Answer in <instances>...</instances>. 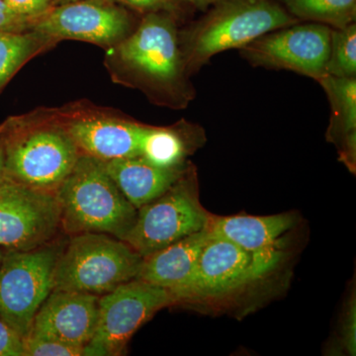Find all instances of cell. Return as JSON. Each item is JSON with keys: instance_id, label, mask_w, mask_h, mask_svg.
I'll return each instance as SVG.
<instances>
[{"instance_id": "cell-30", "label": "cell", "mask_w": 356, "mask_h": 356, "mask_svg": "<svg viewBox=\"0 0 356 356\" xmlns=\"http://www.w3.org/2000/svg\"><path fill=\"white\" fill-rule=\"evenodd\" d=\"M6 153H4V147L0 144V184L6 181Z\"/></svg>"}, {"instance_id": "cell-15", "label": "cell", "mask_w": 356, "mask_h": 356, "mask_svg": "<svg viewBox=\"0 0 356 356\" xmlns=\"http://www.w3.org/2000/svg\"><path fill=\"white\" fill-rule=\"evenodd\" d=\"M209 226L143 259L137 280L163 288L180 302H196L199 255Z\"/></svg>"}, {"instance_id": "cell-24", "label": "cell", "mask_w": 356, "mask_h": 356, "mask_svg": "<svg viewBox=\"0 0 356 356\" xmlns=\"http://www.w3.org/2000/svg\"><path fill=\"white\" fill-rule=\"evenodd\" d=\"M135 10L144 14L166 13L172 14L178 21L184 20L193 13L186 0H117Z\"/></svg>"}, {"instance_id": "cell-29", "label": "cell", "mask_w": 356, "mask_h": 356, "mask_svg": "<svg viewBox=\"0 0 356 356\" xmlns=\"http://www.w3.org/2000/svg\"><path fill=\"white\" fill-rule=\"evenodd\" d=\"M186 1L194 10H200L205 13L217 0H186Z\"/></svg>"}, {"instance_id": "cell-18", "label": "cell", "mask_w": 356, "mask_h": 356, "mask_svg": "<svg viewBox=\"0 0 356 356\" xmlns=\"http://www.w3.org/2000/svg\"><path fill=\"white\" fill-rule=\"evenodd\" d=\"M318 83L324 88L331 106L327 140L336 145L339 161L351 172L356 168V77L325 74Z\"/></svg>"}, {"instance_id": "cell-17", "label": "cell", "mask_w": 356, "mask_h": 356, "mask_svg": "<svg viewBox=\"0 0 356 356\" xmlns=\"http://www.w3.org/2000/svg\"><path fill=\"white\" fill-rule=\"evenodd\" d=\"M103 165L124 196L138 210L170 188L189 163L182 168H161L138 156L103 161Z\"/></svg>"}, {"instance_id": "cell-13", "label": "cell", "mask_w": 356, "mask_h": 356, "mask_svg": "<svg viewBox=\"0 0 356 356\" xmlns=\"http://www.w3.org/2000/svg\"><path fill=\"white\" fill-rule=\"evenodd\" d=\"M99 296L54 289L40 307L27 336L86 348L95 336Z\"/></svg>"}, {"instance_id": "cell-31", "label": "cell", "mask_w": 356, "mask_h": 356, "mask_svg": "<svg viewBox=\"0 0 356 356\" xmlns=\"http://www.w3.org/2000/svg\"><path fill=\"white\" fill-rule=\"evenodd\" d=\"M3 254H2L1 250H0V264H1L2 259H3Z\"/></svg>"}, {"instance_id": "cell-19", "label": "cell", "mask_w": 356, "mask_h": 356, "mask_svg": "<svg viewBox=\"0 0 356 356\" xmlns=\"http://www.w3.org/2000/svg\"><path fill=\"white\" fill-rule=\"evenodd\" d=\"M205 131L187 121H179L170 127L144 125L140 137V156L161 168H182L187 158L203 147Z\"/></svg>"}, {"instance_id": "cell-21", "label": "cell", "mask_w": 356, "mask_h": 356, "mask_svg": "<svg viewBox=\"0 0 356 356\" xmlns=\"http://www.w3.org/2000/svg\"><path fill=\"white\" fill-rule=\"evenodd\" d=\"M50 40L34 32L0 31V88Z\"/></svg>"}, {"instance_id": "cell-10", "label": "cell", "mask_w": 356, "mask_h": 356, "mask_svg": "<svg viewBox=\"0 0 356 356\" xmlns=\"http://www.w3.org/2000/svg\"><path fill=\"white\" fill-rule=\"evenodd\" d=\"M60 228L56 193L8 179L0 184V247L35 250L50 243Z\"/></svg>"}, {"instance_id": "cell-8", "label": "cell", "mask_w": 356, "mask_h": 356, "mask_svg": "<svg viewBox=\"0 0 356 356\" xmlns=\"http://www.w3.org/2000/svg\"><path fill=\"white\" fill-rule=\"evenodd\" d=\"M179 303L163 288L132 280L99 296L95 336L84 355H120L128 341L154 314Z\"/></svg>"}, {"instance_id": "cell-22", "label": "cell", "mask_w": 356, "mask_h": 356, "mask_svg": "<svg viewBox=\"0 0 356 356\" xmlns=\"http://www.w3.org/2000/svg\"><path fill=\"white\" fill-rule=\"evenodd\" d=\"M325 74L356 77V24L332 29Z\"/></svg>"}, {"instance_id": "cell-16", "label": "cell", "mask_w": 356, "mask_h": 356, "mask_svg": "<svg viewBox=\"0 0 356 356\" xmlns=\"http://www.w3.org/2000/svg\"><path fill=\"white\" fill-rule=\"evenodd\" d=\"M65 129L81 153L99 161L140 156L144 124L88 117L72 120Z\"/></svg>"}, {"instance_id": "cell-11", "label": "cell", "mask_w": 356, "mask_h": 356, "mask_svg": "<svg viewBox=\"0 0 356 356\" xmlns=\"http://www.w3.org/2000/svg\"><path fill=\"white\" fill-rule=\"evenodd\" d=\"M133 26L130 13L107 0H76L51 7L29 28L51 42L74 39L116 46L133 31Z\"/></svg>"}, {"instance_id": "cell-14", "label": "cell", "mask_w": 356, "mask_h": 356, "mask_svg": "<svg viewBox=\"0 0 356 356\" xmlns=\"http://www.w3.org/2000/svg\"><path fill=\"white\" fill-rule=\"evenodd\" d=\"M252 281H254L252 262L247 252L209 228V235L199 255L196 302L225 298Z\"/></svg>"}, {"instance_id": "cell-3", "label": "cell", "mask_w": 356, "mask_h": 356, "mask_svg": "<svg viewBox=\"0 0 356 356\" xmlns=\"http://www.w3.org/2000/svg\"><path fill=\"white\" fill-rule=\"evenodd\" d=\"M60 227L70 235L102 233L124 240L138 210L124 196L103 161L81 154L56 191Z\"/></svg>"}, {"instance_id": "cell-1", "label": "cell", "mask_w": 356, "mask_h": 356, "mask_svg": "<svg viewBox=\"0 0 356 356\" xmlns=\"http://www.w3.org/2000/svg\"><path fill=\"white\" fill-rule=\"evenodd\" d=\"M178 20L172 14H144L139 25L116 44L117 57L154 99L184 108L195 98L178 36Z\"/></svg>"}, {"instance_id": "cell-9", "label": "cell", "mask_w": 356, "mask_h": 356, "mask_svg": "<svg viewBox=\"0 0 356 356\" xmlns=\"http://www.w3.org/2000/svg\"><path fill=\"white\" fill-rule=\"evenodd\" d=\"M332 30L320 23H296L262 35L240 54L252 67L291 70L318 81L325 74Z\"/></svg>"}, {"instance_id": "cell-7", "label": "cell", "mask_w": 356, "mask_h": 356, "mask_svg": "<svg viewBox=\"0 0 356 356\" xmlns=\"http://www.w3.org/2000/svg\"><path fill=\"white\" fill-rule=\"evenodd\" d=\"M2 146L7 179L54 193L81 154L67 129L58 125L23 131Z\"/></svg>"}, {"instance_id": "cell-23", "label": "cell", "mask_w": 356, "mask_h": 356, "mask_svg": "<svg viewBox=\"0 0 356 356\" xmlns=\"http://www.w3.org/2000/svg\"><path fill=\"white\" fill-rule=\"evenodd\" d=\"M22 343L24 356L84 355L83 348H77L42 337L26 336L22 339Z\"/></svg>"}, {"instance_id": "cell-26", "label": "cell", "mask_w": 356, "mask_h": 356, "mask_svg": "<svg viewBox=\"0 0 356 356\" xmlns=\"http://www.w3.org/2000/svg\"><path fill=\"white\" fill-rule=\"evenodd\" d=\"M14 13L32 22L51 8L54 0H4Z\"/></svg>"}, {"instance_id": "cell-25", "label": "cell", "mask_w": 356, "mask_h": 356, "mask_svg": "<svg viewBox=\"0 0 356 356\" xmlns=\"http://www.w3.org/2000/svg\"><path fill=\"white\" fill-rule=\"evenodd\" d=\"M356 302L355 295L348 299L344 310L341 324V346L350 355H355L356 351Z\"/></svg>"}, {"instance_id": "cell-4", "label": "cell", "mask_w": 356, "mask_h": 356, "mask_svg": "<svg viewBox=\"0 0 356 356\" xmlns=\"http://www.w3.org/2000/svg\"><path fill=\"white\" fill-rule=\"evenodd\" d=\"M143 257L127 243L102 233L74 235L58 255L55 289L102 295L136 280Z\"/></svg>"}, {"instance_id": "cell-27", "label": "cell", "mask_w": 356, "mask_h": 356, "mask_svg": "<svg viewBox=\"0 0 356 356\" xmlns=\"http://www.w3.org/2000/svg\"><path fill=\"white\" fill-rule=\"evenodd\" d=\"M0 356H24L22 337L0 318Z\"/></svg>"}, {"instance_id": "cell-5", "label": "cell", "mask_w": 356, "mask_h": 356, "mask_svg": "<svg viewBox=\"0 0 356 356\" xmlns=\"http://www.w3.org/2000/svg\"><path fill=\"white\" fill-rule=\"evenodd\" d=\"M210 214L199 199L197 173L189 163L170 188L139 208L135 222L124 238L144 259L185 236L209 226Z\"/></svg>"}, {"instance_id": "cell-28", "label": "cell", "mask_w": 356, "mask_h": 356, "mask_svg": "<svg viewBox=\"0 0 356 356\" xmlns=\"http://www.w3.org/2000/svg\"><path fill=\"white\" fill-rule=\"evenodd\" d=\"M31 23V20L14 13L4 0H0V31H24Z\"/></svg>"}, {"instance_id": "cell-20", "label": "cell", "mask_w": 356, "mask_h": 356, "mask_svg": "<svg viewBox=\"0 0 356 356\" xmlns=\"http://www.w3.org/2000/svg\"><path fill=\"white\" fill-rule=\"evenodd\" d=\"M287 13L301 22L341 29L356 20V0H280Z\"/></svg>"}, {"instance_id": "cell-2", "label": "cell", "mask_w": 356, "mask_h": 356, "mask_svg": "<svg viewBox=\"0 0 356 356\" xmlns=\"http://www.w3.org/2000/svg\"><path fill=\"white\" fill-rule=\"evenodd\" d=\"M299 22L280 0H217L178 33L187 72L193 76L217 54L240 50L266 33Z\"/></svg>"}, {"instance_id": "cell-12", "label": "cell", "mask_w": 356, "mask_h": 356, "mask_svg": "<svg viewBox=\"0 0 356 356\" xmlns=\"http://www.w3.org/2000/svg\"><path fill=\"white\" fill-rule=\"evenodd\" d=\"M290 214L273 216H235L211 218V231L235 243L247 252L252 262L254 280L274 270L284 257V235L294 227Z\"/></svg>"}, {"instance_id": "cell-6", "label": "cell", "mask_w": 356, "mask_h": 356, "mask_svg": "<svg viewBox=\"0 0 356 356\" xmlns=\"http://www.w3.org/2000/svg\"><path fill=\"white\" fill-rule=\"evenodd\" d=\"M63 248L50 243L8 250L0 264V318L21 337L31 329L40 307L55 289V267Z\"/></svg>"}]
</instances>
